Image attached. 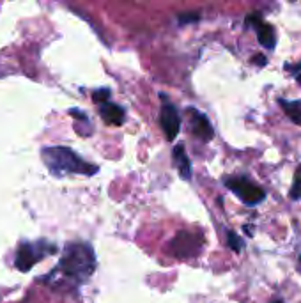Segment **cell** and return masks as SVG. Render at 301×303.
<instances>
[{
    "label": "cell",
    "mask_w": 301,
    "mask_h": 303,
    "mask_svg": "<svg viewBox=\"0 0 301 303\" xmlns=\"http://www.w3.org/2000/svg\"><path fill=\"white\" fill-rule=\"evenodd\" d=\"M96 268V257L89 245L85 243H73L67 245L66 252L60 259L59 270L66 277L76 278V280H85L91 277Z\"/></svg>",
    "instance_id": "1"
},
{
    "label": "cell",
    "mask_w": 301,
    "mask_h": 303,
    "mask_svg": "<svg viewBox=\"0 0 301 303\" xmlns=\"http://www.w3.org/2000/svg\"><path fill=\"white\" fill-rule=\"evenodd\" d=\"M43 159H45L46 167L50 172L55 175H64V174H94L98 172V167L89 165L83 162L75 151L67 149V147H46L43 151Z\"/></svg>",
    "instance_id": "2"
},
{
    "label": "cell",
    "mask_w": 301,
    "mask_h": 303,
    "mask_svg": "<svg viewBox=\"0 0 301 303\" xmlns=\"http://www.w3.org/2000/svg\"><path fill=\"white\" fill-rule=\"evenodd\" d=\"M202 233H190V230H181L178 236L168 245V254L178 259H190L202 252Z\"/></svg>",
    "instance_id": "3"
},
{
    "label": "cell",
    "mask_w": 301,
    "mask_h": 303,
    "mask_svg": "<svg viewBox=\"0 0 301 303\" xmlns=\"http://www.w3.org/2000/svg\"><path fill=\"white\" fill-rule=\"evenodd\" d=\"M227 188H231L236 195L248 206H257L259 202H262L266 199V193L260 186L254 185L252 181H248L246 177H231L225 181Z\"/></svg>",
    "instance_id": "4"
},
{
    "label": "cell",
    "mask_w": 301,
    "mask_h": 303,
    "mask_svg": "<svg viewBox=\"0 0 301 303\" xmlns=\"http://www.w3.org/2000/svg\"><path fill=\"white\" fill-rule=\"evenodd\" d=\"M39 245H41V243H23L18 250V255H16V268L22 271H27V270H30L39 259L45 257L46 254L54 252V248L41 250Z\"/></svg>",
    "instance_id": "5"
},
{
    "label": "cell",
    "mask_w": 301,
    "mask_h": 303,
    "mask_svg": "<svg viewBox=\"0 0 301 303\" xmlns=\"http://www.w3.org/2000/svg\"><path fill=\"white\" fill-rule=\"evenodd\" d=\"M160 124H162L163 131H165V137L170 142L178 137L179 128H181V119H179V114H178V110H175V106L163 105L162 114H160Z\"/></svg>",
    "instance_id": "6"
},
{
    "label": "cell",
    "mask_w": 301,
    "mask_h": 303,
    "mask_svg": "<svg viewBox=\"0 0 301 303\" xmlns=\"http://www.w3.org/2000/svg\"><path fill=\"white\" fill-rule=\"evenodd\" d=\"M99 114H101L103 121L114 126H120L124 122V119H126V114H124V110L119 105H114V103H108V101L101 105Z\"/></svg>",
    "instance_id": "7"
},
{
    "label": "cell",
    "mask_w": 301,
    "mask_h": 303,
    "mask_svg": "<svg viewBox=\"0 0 301 303\" xmlns=\"http://www.w3.org/2000/svg\"><path fill=\"white\" fill-rule=\"evenodd\" d=\"M193 133H195V137H199L200 140H204V142H209L213 138V135H215V131H213V128H211V122L207 121L206 115L199 114V112H193Z\"/></svg>",
    "instance_id": "8"
},
{
    "label": "cell",
    "mask_w": 301,
    "mask_h": 303,
    "mask_svg": "<svg viewBox=\"0 0 301 303\" xmlns=\"http://www.w3.org/2000/svg\"><path fill=\"white\" fill-rule=\"evenodd\" d=\"M174 162L178 165V170L181 174L183 179H191V163L188 159L186 153H184V147L183 146H175L174 147Z\"/></svg>",
    "instance_id": "9"
},
{
    "label": "cell",
    "mask_w": 301,
    "mask_h": 303,
    "mask_svg": "<svg viewBox=\"0 0 301 303\" xmlns=\"http://www.w3.org/2000/svg\"><path fill=\"white\" fill-rule=\"evenodd\" d=\"M259 41L260 45L264 48H275V41H276V35H275V29H273L271 25H268V23H262V25L259 27Z\"/></svg>",
    "instance_id": "10"
},
{
    "label": "cell",
    "mask_w": 301,
    "mask_h": 303,
    "mask_svg": "<svg viewBox=\"0 0 301 303\" xmlns=\"http://www.w3.org/2000/svg\"><path fill=\"white\" fill-rule=\"evenodd\" d=\"M280 103H282L286 114L291 117V121L301 126V101H284L282 99Z\"/></svg>",
    "instance_id": "11"
},
{
    "label": "cell",
    "mask_w": 301,
    "mask_h": 303,
    "mask_svg": "<svg viewBox=\"0 0 301 303\" xmlns=\"http://www.w3.org/2000/svg\"><path fill=\"white\" fill-rule=\"evenodd\" d=\"M227 245H228V248H232L236 254H238V252L243 250L244 243H243V239L238 236V234L232 233V230H228V233H227Z\"/></svg>",
    "instance_id": "12"
},
{
    "label": "cell",
    "mask_w": 301,
    "mask_h": 303,
    "mask_svg": "<svg viewBox=\"0 0 301 303\" xmlns=\"http://www.w3.org/2000/svg\"><path fill=\"white\" fill-rule=\"evenodd\" d=\"M291 197L292 199H301V167L296 170L294 183H292V188H291Z\"/></svg>",
    "instance_id": "13"
},
{
    "label": "cell",
    "mask_w": 301,
    "mask_h": 303,
    "mask_svg": "<svg viewBox=\"0 0 301 303\" xmlns=\"http://www.w3.org/2000/svg\"><path fill=\"white\" fill-rule=\"evenodd\" d=\"M108 98H110V91L108 89H101V91H96L94 94H92V99H94L96 103H107Z\"/></svg>",
    "instance_id": "14"
},
{
    "label": "cell",
    "mask_w": 301,
    "mask_h": 303,
    "mask_svg": "<svg viewBox=\"0 0 301 303\" xmlns=\"http://www.w3.org/2000/svg\"><path fill=\"white\" fill-rule=\"evenodd\" d=\"M195 20H199V16H179V22L184 23V22H195Z\"/></svg>",
    "instance_id": "15"
},
{
    "label": "cell",
    "mask_w": 301,
    "mask_h": 303,
    "mask_svg": "<svg viewBox=\"0 0 301 303\" xmlns=\"http://www.w3.org/2000/svg\"><path fill=\"white\" fill-rule=\"evenodd\" d=\"M254 62L259 64V66H266V57H264V55H255Z\"/></svg>",
    "instance_id": "16"
},
{
    "label": "cell",
    "mask_w": 301,
    "mask_h": 303,
    "mask_svg": "<svg viewBox=\"0 0 301 303\" xmlns=\"http://www.w3.org/2000/svg\"><path fill=\"white\" fill-rule=\"evenodd\" d=\"M296 80H298V83H299V85H301V75H299V77H298V78H296Z\"/></svg>",
    "instance_id": "17"
},
{
    "label": "cell",
    "mask_w": 301,
    "mask_h": 303,
    "mask_svg": "<svg viewBox=\"0 0 301 303\" xmlns=\"http://www.w3.org/2000/svg\"><path fill=\"white\" fill-rule=\"evenodd\" d=\"M299 270H301V255H299Z\"/></svg>",
    "instance_id": "18"
},
{
    "label": "cell",
    "mask_w": 301,
    "mask_h": 303,
    "mask_svg": "<svg viewBox=\"0 0 301 303\" xmlns=\"http://www.w3.org/2000/svg\"><path fill=\"white\" fill-rule=\"evenodd\" d=\"M273 303H282V301H273Z\"/></svg>",
    "instance_id": "19"
}]
</instances>
